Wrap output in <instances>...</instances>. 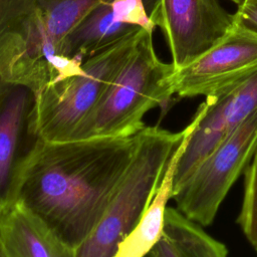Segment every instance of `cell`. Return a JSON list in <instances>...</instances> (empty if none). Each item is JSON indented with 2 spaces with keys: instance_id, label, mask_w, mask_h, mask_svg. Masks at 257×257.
<instances>
[{
  "instance_id": "cell-1",
  "label": "cell",
  "mask_w": 257,
  "mask_h": 257,
  "mask_svg": "<svg viewBox=\"0 0 257 257\" xmlns=\"http://www.w3.org/2000/svg\"><path fill=\"white\" fill-rule=\"evenodd\" d=\"M127 138L43 141L28 164L16 204L76 250L91 234L140 144Z\"/></svg>"
},
{
  "instance_id": "cell-2",
  "label": "cell",
  "mask_w": 257,
  "mask_h": 257,
  "mask_svg": "<svg viewBox=\"0 0 257 257\" xmlns=\"http://www.w3.org/2000/svg\"><path fill=\"white\" fill-rule=\"evenodd\" d=\"M174 72L172 63L158 57L153 31L144 30L128 59L69 141L137 135L146 126L144 115L174 95Z\"/></svg>"
},
{
  "instance_id": "cell-3",
  "label": "cell",
  "mask_w": 257,
  "mask_h": 257,
  "mask_svg": "<svg viewBox=\"0 0 257 257\" xmlns=\"http://www.w3.org/2000/svg\"><path fill=\"white\" fill-rule=\"evenodd\" d=\"M186 134L145 126L137 153L100 221L75 257H112L152 202L169 161Z\"/></svg>"
},
{
  "instance_id": "cell-4",
  "label": "cell",
  "mask_w": 257,
  "mask_h": 257,
  "mask_svg": "<svg viewBox=\"0 0 257 257\" xmlns=\"http://www.w3.org/2000/svg\"><path fill=\"white\" fill-rule=\"evenodd\" d=\"M144 30L88 57L80 71L49 83L36 94V124L44 141L70 140L128 59Z\"/></svg>"
},
{
  "instance_id": "cell-5",
  "label": "cell",
  "mask_w": 257,
  "mask_h": 257,
  "mask_svg": "<svg viewBox=\"0 0 257 257\" xmlns=\"http://www.w3.org/2000/svg\"><path fill=\"white\" fill-rule=\"evenodd\" d=\"M81 64L57 54L35 0H0V93L24 85L36 95Z\"/></svg>"
},
{
  "instance_id": "cell-6",
  "label": "cell",
  "mask_w": 257,
  "mask_h": 257,
  "mask_svg": "<svg viewBox=\"0 0 257 257\" xmlns=\"http://www.w3.org/2000/svg\"><path fill=\"white\" fill-rule=\"evenodd\" d=\"M256 148L257 111L219 144L172 196L177 209L201 226L210 225Z\"/></svg>"
},
{
  "instance_id": "cell-7",
  "label": "cell",
  "mask_w": 257,
  "mask_h": 257,
  "mask_svg": "<svg viewBox=\"0 0 257 257\" xmlns=\"http://www.w3.org/2000/svg\"><path fill=\"white\" fill-rule=\"evenodd\" d=\"M198 110L199 122L176 167L172 196L219 144L257 111V67L207 95Z\"/></svg>"
},
{
  "instance_id": "cell-8",
  "label": "cell",
  "mask_w": 257,
  "mask_h": 257,
  "mask_svg": "<svg viewBox=\"0 0 257 257\" xmlns=\"http://www.w3.org/2000/svg\"><path fill=\"white\" fill-rule=\"evenodd\" d=\"M35 100L24 85L0 93V217L16 205L26 168L44 141L36 124Z\"/></svg>"
},
{
  "instance_id": "cell-9",
  "label": "cell",
  "mask_w": 257,
  "mask_h": 257,
  "mask_svg": "<svg viewBox=\"0 0 257 257\" xmlns=\"http://www.w3.org/2000/svg\"><path fill=\"white\" fill-rule=\"evenodd\" d=\"M156 25L177 71L223 39L234 27V16L218 0H160Z\"/></svg>"
},
{
  "instance_id": "cell-10",
  "label": "cell",
  "mask_w": 257,
  "mask_h": 257,
  "mask_svg": "<svg viewBox=\"0 0 257 257\" xmlns=\"http://www.w3.org/2000/svg\"><path fill=\"white\" fill-rule=\"evenodd\" d=\"M160 0H105L64 38L58 55L83 62L141 30L154 31Z\"/></svg>"
},
{
  "instance_id": "cell-11",
  "label": "cell",
  "mask_w": 257,
  "mask_h": 257,
  "mask_svg": "<svg viewBox=\"0 0 257 257\" xmlns=\"http://www.w3.org/2000/svg\"><path fill=\"white\" fill-rule=\"evenodd\" d=\"M257 67V35L233 29L187 66L174 72V94L207 96Z\"/></svg>"
},
{
  "instance_id": "cell-12",
  "label": "cell",
  "mask_w": 257,
  "mask_h": 257,
  "mask_svg": "<svg viewBox=\"0 0 257 257\" xmlns=\"http://www.w3.org/2000/svg\"><path fill=\"white\" fill-rule=\"evenodd\" d=\"M198 122L199 116L195 114L192 121L186 126V134L169 161L165 175L152 202L133 231L118 244L112 257H146L160 240L165 224L167 204L172 198L176 167Z\"/></svg>"
},
{
  "instance_id": "cell-13",
  "label": "cell",
  "mask_w": 257,
  "mask_h": 257,
  "mask_svg": "<svg viewBox=\"0 0 257 257\" xmlns=\"http://www.w3.org/2000/svg\"><path fill=\"white\" fill-rule=\"evenodd\" d=\"M0 235L9 257H75V250L19 204L0 217Z\"/></svg>"
},
{
  "instance_id": "cell-14",
  "label": "cell",
  "mask_w": 257,
  "mask_h": 257,
  "mask_svg": "<svg viewBox=\"0 0 257 257\" xmlns=\"http://www.w3.org/2000/svg\"><path fill=\"white\" fill-rule=\"evenodd\" d=\"M146 257H228V251L201 225L167 207L162 236Z\"/></svg>"
},
{
  "instance_id": "cell-15",
  "label": "cell",
  "mask_w": 257,
  "mask_h": 257,
  "mask_svg": "<svg viewBox=\"0 0 257 257\" xmlns=\"http://www.w3.org/2000/svg\"><path fill=\"white\" fill-rule=\"evenodd\" d=\"M103 1L105 0H35L56 52L64 38Z\"/></svg>"
},
{
  "instance_id": "cell-16",
  "label": "cell",
  "mask_w": 257,
  "mask_h": 257,
  "mask_svg": "<svg viewBox=\"0 0 257 257\" xmlns=\"http://www.w3.org/2000/svg\"><path fill=\"white\" fill-rule=\"evenodd\" d=\"M244 195L238 223L248 241L257 247V148L244 171Z\"/></svg>"
},
{
  "instance_id": "cell-17",
  "label": "cell",
  "mask_w": 257,
  "mask_h": 257,
  "mask_svg": "<svg viewBox=\"0 0 257 257\" xmlns=\"http://www.w3.org/2000/svg\"><path fill=\"white\" fill-rule=\"evenodd\" d=\"M234 16V26L257 35V0H244L238 4Z\"/></svg>"
},
{
  "instance_id": "cell-18",
  "label": "cell",
  "mask_w": 257,
  "mask_h": 257,
  "mask_svg": "<svg viewBox=\"0 0 257 257\" xmlns=\"http://www.w3.org/2000/svg\"><path fill=\"white\" fill-rule=\"evenodd\" d=\"M0 257H9V255L6 252V249L3 245L2 239H1V235H0Z\"/></svg>"
},
{
  "instance_id": "cell-19",
  "label": "cell",
  "mask_w": 257,
  "mask_h": 257,
  "mask_svg": "<svg viewBox=\"0 0 257 257\" xmlns=\"http://www.w3.org/2000/svg\"><path fill=\"white\" fill-rule=\"evenodd\" d=\"M230 1H233L234 3H236V4H240L241 2H243L244 0H230Z\"/></svg>"
},
{
  "instance_id": "cell-20",
  "label": "cell",
  "mask_w": 257,
  "mask_h": 257,
  "mask_svg": "<svg viewBox=\"0 0 257 257\" xmlns=\"http://www.w3.org/2000/svg\"><path fill=\"white\" fill-rule=\"evenodd\" d=\"M255 249H256V251H257V247H256V248H255Z\"/></svg>"
}]
</instances>
